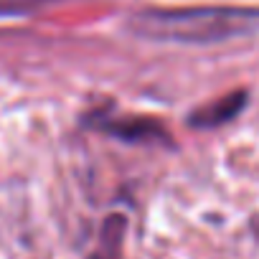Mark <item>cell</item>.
<instances>
[{
	"instance_id": "6da1fadb",
	"label": "cell",
	"mask_w": 259,
	"mask_h": 259,
	"mask_svg": "<svg viewBox=\"0 0 259 259\" xmlns=\"http://www.w3.org/2000/svg\"><path fill=\"white\" fill-rule=\"evenodd\" d=\"M127 28L148 41L219 44L259 33V8L256 6L145 8L127 21Z\"/></svg>"
},
{
	"instance_id": "7a4b0ae2",
	"label": "cell",
	"mask_w": 259,
	"mask_h": 259,
	"mask_svg": "<svg viewBox=\"0 0 259 259\" xmlns=\"http://www.w3.org/2000/svg\"><path fill=\"white\" fill-rule=\"evenodd\" d=\"M99 130L114 135V138H122L127 143H160V140H168L165 130L160 127V122L155 119H148V117H122V119H102L97 122Z\"/></svg>"
},
{
	"instance_id": "3957f363",
	"label": "cell",
	"mask_w": 259,
	"mask_h": 259,
	"mask_svg": "<svg viewBox=\"0 0 259 259\" xmlns=\"http://www.w3.org/2000/svg\"><path fill=\"white\" fill-rule=\"evenodd\" d=\"M246 104V94L244 92H234L219 102H211L208 107L198 109L191 114L188 124L191 127H219V124H226L229 119H234Z\"/></svg>"
},
{
	"instance_id": "277c9868",
	"label": "cell",
	"mask_w": 259,
	"mask_h": 259,
	"mask_svg": "<svg viewBox=\"0 0 259 259\" xmlns=\"http://www.w3.org/2000/svg\"><path fill=\"white\" fill-rule=\"evenodd\" d=\"M124 229H127L124 216H119V213L109 216V219L102 224L99 244H97V249L89 254V259H119L122 239H124Z\"/></svg>"
},
{
	"instance_id": "5b68a950",
	"label": "cell",
	"mask_w": 259,
	"mask_h": 259,
	"mask_svg": "<svg viewBox=\"0 0 259 259\" xmlns=\"http://www.w3.org/2000/svg\"><path fill=\"white\" fill-rule=\"evenodd\" d=\"M28 3H33V0H0V13L3 11H21Z\"/></svg>"
}]
</instances>
